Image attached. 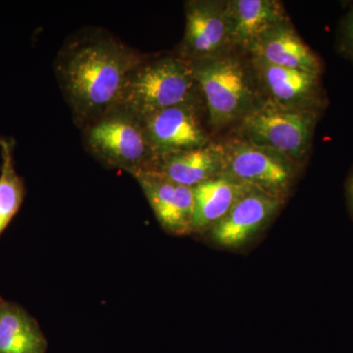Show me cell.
I'll list each match as a JSON object with an SVG mask.
<instances>
[{"label":"cell","instance_id":"9","mask_svg":"<svg viewBox=\"0 0 353 353\" xmlns=\"http://www.w3.org/2000/svg\"><path fill=\"white\" fill-rule=\"evenodd\" d=\"M201 106L202 102L180 104L141 119L155 160L212 143Z\"/></svg>","mask_w":353,"mask_h":353},{"label":"cell","instance_id":"18","mask_svg":"<svg viewBox=\"0 0 353 353\" xmlns=\"http://www.w3.org/2000/svg\"><path fill=\"white\" fill-rule=\"evenodd\" d=\"M336 48L341 57L353 62V3L339 24Z\"/></svg>","mask_w":353,"mask_h":353},{"label":"cell","instance_id":"11","mask_svg":"<svg viewBox=\"0 0 353 353\" xmlns=\"http://www.w3.org/2000/svg\"><path fill=\"white\" fill-rule=\"evenodd\" d=\"M166 233L182 236L194 234V194L192 188L171 181L153 170L132 176Z\"/></svg>","mask_w":353,"mask_h":353},{"label":"cell","instance_id":"16","mask_svg":"<svg viewBox=\"0 0 353 353\" xmlns=\"http://www.w3.org/2000/svg\"><path fill=\"white\" fill-rule=\"evenodd\" d=\"M48 343L36 319L19 304L0 301V353H46Z\"/></svg>","mask_w":353,"mask_h":353},{"label":"cell","instance_id":"1","mask_svg":"<svg viewBox=\"0 0 353 353\" xmlns=\"http://www.w3.org/2000/svg\"><path fill=\"white\" fill-rule=\"evenodd\" d=\"M145 59L101 31L67 43L57 58V74L76 120L87 126L115 108L128 76Z\"/></svg>","mask_w":353,"mask_h":353},{"label":"cell","instance_id":"17","mask_svg":"<svg viewBox=\"0 0 353 353\" xmlns=\"http://www.w3.org/2000/svg\"><path fill=\"white\" fill-rule=\"evenodd\" d=\"M13 148L11 139H0V234L17 214L25 199L24 180L16 171Z\"/></svg>","mask_w":353,"mask_h":353},{"label":"cell","instance_id":"3","mask_svg":"<svg viewBox=\"0 0 353 353\" xmlns=\"http://www.w3.org/2000/svg\"><path fill=\"white\" fill-rule=\"evenodd\" d=\"M203 102L190 62L182 57L145 59L128 76L118 105L143 119L180 105Z\"/></svg>","mask_w":353,"mask_h":353},{"label":"cell","instance_id":"8","mask_svg":"<svg viewBox=\"0 0 353 353\" xmlns=\"http://www.w3.org/2000/svg\"><path fill=\"white\" fill-rule=\"evenodd\" d=\"M250 60L262 101L299 110L326 108L328 101L320 74L278 67L256 58Z\"/></svg>","mask_w":353,"mask_h":353},{"label":"cell","instance_id":"19","mask_svg":"<svg viewBox=\"0 0 353 353\" xmlns=\"http://www.w3.org/2000/svg\"><path fill=\"white\" fill-rule=\"evenodd\" d=\"M345 196H347L348 210L353 220V166L345 182Z\"/></svg>","mask_w":353,"mask_h":353},{"label":"cell","instance_id":"13","mask_svg":"<svg viewBox=\"0 0 353 353\" xmlns=\"http://www.w3.org/2000/svg\"><path fill=\"white\" fill-rule=\"evenodd\" d=\"M271 65L284 68L304 70L322 75L324 64L290 21L274 28L248 53Z\"/></svg>","mask_w":353,"mask_h":353},{"label":"cell","instance_id":"20","mask_svg":"<svg viewBox=\"0 0 353 353\" xmlns=\"http://www.w3.org/2000/svg\"><path fill=\"white\" fill-rule=\"evenodd\" d=\"M1 299H2V296H0V301H1Z\"/></svg>","mask_w":353,"mask_h":353},{"label":"cell","instance_id":"14","mask_svg":"<svg viewBox=\"0 0 353 353\" xmlns=\"http://www.w3.org/2000/svg\"><path fill=\"white\" fill-rule=\"evenodd\" d=\"M150 170L194 189L223 174L222 146L213 141L203 148L158 157Z\"/></svg>","mask_w":353,"mask_h":353},{"label":"cell","instance_id":"2","mask_svg":"<svg viewBox=\"0 0 353 353\" xmlns=\"http://www.w3.org/2000/svg\"><path fill=\"white\" fill-rule=\"evenodd\" d=\"M236 51L190 62L213 131L238 126L261 101L250 57Z\"/></svg>","mask_w":353,"mask_h":353},{"label":"cell","instance_id":"4","mask_svg":"<svg viewBox=\"0 0 353 353\" xmlns=\"http://www.w3.org/2000/svg\"><path fill=\"white\" fill-rule=\"evenodd\" d=\"M322 113L285 108L261 99L236 127V134L303 167L310 154Z\"/></svg>","mask_w":353,"mask_h":353},{"label":"cell","instance_id":"15","mask_svg":"<svg viewBox=\"0 0 353 353\" xmlns=\"http://www.w3.org/2000/svg\"><path fill=\"white\" fill-rule=\"evenodd\" d=\"M250 188L224 174L194 188V234L206 233L215 226Z\"/></svg>","mask_w":353,"mask_h":353},{"label":"cell","instance_id":"12","mask_svg":"<svg viewBox=\"0 0 353 353\" xmlns=\"http://www.w3.org/2000/svg\"><path fill=\"white\" fill-rule=\"evenodd\" d=\"M228 14L233 48L246 54L274 28L290 21L278 0H229Z\"/></svg>","mask_w":353,"mask_h":353},{"label":"cell","instance_id":"7","mask_svg":"<svg viewBox=\"0 0 353 353\" xmlns=\"http://www.w3.org/2000/svg\"><path fill=\"white\" fill-rule=\"evenodd\" d=\"M185 29L178 57L201 61L236 50L230 32L228 1L190 0L185 4Z\"/></svg>","mask_w":353,"mask_h":353},{"label":"cell","instance_id":"10","mask_svg":"<svg viewBox=\"0 0 353 353\" xmlns=\"http://www.w3.org/2000/svg\"><path fill=\"white\" fill-rule=\"evenodd\" d=\"M284 202V199L250 188L230 212L206 233L220 248H241L269 224Z\"/></svg>","mask_w":353,"mask_h":353},{"label":"cell","instance_id":"5","mask_svg":"<svg viewBox=\"0 0 353 353\" xmlns=\"http://www.w3.org/2000/svg\"><path fill=\"white\" fill-rule=\"evenodd\" d=\"M85 143L99 161L132 176L150 170L155 157L141 119L115 108L85 126Z\"/></svg>","mask_w":353,"mask_h":353},{"label":"cell","instance_id":"6","mask_svg":"<svg viewBox=\"0 0 353 353\" xmlns=\"http://www.w3.org/2000/svg\"><path fill=\"white\" fill-rule=\"evenodd\" d=\"M220 143L224 175L284 201L290 196L301 165L236 134Z\"/></svg>","mask_w":353,"mask_h":353}]
</instances>
